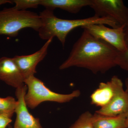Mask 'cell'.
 I'll return each instance as SVG.
<instances>
[{
  "instance_id": "9a60e30c",
  "label": "cell",
  "mask_w": 128,
  "mask_h": 128,
  "mask_svg": "<svg viewBox=\"0 0 128 128\" xmlns=\"http://www.w3.org/2000/svg\"><path fill=\"white\" fill-rule=\"evenodd\" d=\"M70 128H93V114L89 111L84 112Z\"/></svg>"
},
{
  "instance_id": "52a82bcc",
  "label": "cell",
  "mask_w": 128,
  "mask_h": 128,
  "mask_svg": "<svg viewBox=\"0 0 128 128\" xmlns=\"http://www.w3.org/2000/svg\"><path fill=\"white\" fill-rule=\"evenodd\" d=\"M128 112V98L121 79L115 76V90L113 97L108 104L96 112L109 116L126 114Z\"/></svg>"
},
{
  "instance_id": "9c48e42d",
  "label": "cell",
  "mask_w": 128,
  "mask_h": 128,
  "mask_svg": "<svg viewBox=\"0 0 128 128\" xmlns=\"http://www.w3.org/2000/svg\"><path fill=\"white\" fill-rule=\"evenodd\" d=\"M53 38L46 41L38 51L28 55L16 56L12 58L25 80L37 73L36 67L48 54V48Z\"/></svg>"
},
{
  "instance_id": "e0dca14e",
  "label": "cell",
  "mask_w": 128,
  "mask_h": 128,
  "mask_svg": "<svg viewBox=\"0 0 128 128\" xmlns=\"http://www.w3.org/2000/svg\"><path fill=\"white\" fill-rule=\"evenodd\" d=\"M116 64L123 70L128 71V44L125 50L118 52Z\"/></svg>"
},
{
  "instance_id": "ffe728a7",
  "label": "cell",
  "mask_w": 128,
  "mask_h": 128,
  "mask_svg": "<svg viewBox=\"0 0 128 128\" xmlns=\"http://www.w3.org/2000/svg\"><path fill=\"white\" fill-rule=\"evenodd\" d=\"M6 3L12 4L13 3V2L12 0H0V6Z\"/></svg>"
},
{
  "instance_id": "4fadbf2b",
  "label": "cell",
  "mask_w": 128,
  "mask_h": 128,
  "mask_svg": "<svg viewBox=\"0 0 128 128\" xmlns=\"http://www.w3.org/2000/svg\"><path fill=\"white\" fill-rule=\"evenodd\" d=\"M127 114L109 116L95 112L93 114V128H126Z\"/></svg>"
},
{
  "instance_id": "7402d4cb",
  "label": "cell",
  "mask_w": 128,
  "mask_h": 128,
  "mask_svg": "<svg viewBox=\"0 0 128 128\" xmlns=\"http://www.w3.org/2000/svg\"><path fill=\"white\" fill-rule=\"evenodd\" d=\"M126 128H128V112L126 116Z\"/></svg>"
},
{
  "instance_id": "44dd1931",
  "label": "cell",
  "mask_w": 128,
  "mask_h": 128,
  "mask_svg": "<svg viewBox=\"0 0 128 128\" xmlns=\"http://www.w3.org/2000/svg\"><path fill=\"white\" fill-rule=\"evenodd\" d=\"M125 85L126 86V89L125 91L127 94L128 98V78H126L125 80Z\"/></svg>"
},
{
  "instance_id": "7a4b0ae2",
  "label": "cell",
  "mask_w": 128,
  "mask_h": 128,
  "mask_svg": "<svg viewBox=\"0 0 128 128\" xmlns=\"http://www.w3.org/2000/svg\"><path fill=\"white\" fill-rule=\"evenodd\" d=\"M54 11L46 8L40 13L42 26L38 32V35L41 39L47 41L56 37L63 47L64 46L67 35L76 28L95 24L108 25L112 28L120 26L111 18H100L95 16L82 19H62L56 17Z\"/></svg>"
},
{
  "instance_id": "ac0fdd59",
  "label": "cell",
  "mask_w": 128,
  "mask_h": 128,
  "mask_svg": "<svg viewBox=\"0 0 128 128\" xmlns=\"http://www.w3.org/2000/svg\"><path fill=\"white\" fill-rule=\"evenodd\" d=\"M11 118L2 115H0V128H6L12 122Z\"/></svg>"
},
{
  "instance_id": "2e32d148",
  "label": "cell",
  "mask_w": 128,
  "mask_h": 128,
  "mask_svg": "<svg viewBox=\"0 0 128 128\" xmlns=\"http://www.w3.org/2000/svg\"><path fill=\"white\" fill-rule=\"evenodd\" d=\"M14 8L17 10H26L29 8H36L40 5L41 0H13Z\"/></svg>"
},
{
  "instance_id": "ba28073f",
  "label": "cell",
  "mask_w": 128,
  "mask_h": 128,
  "mask_svg": "<svg viewBox=\"0 0 128 128\" xmlns=\"http://www.w3.org/2000/svg\"><path fill=\"white\" fill-rule=\"evenodd\" d=\"M27 89L25 84L16 89L18 103L15 110L16 118L14 128H43L39 118H34L28 110L24 100Z\"/></svg>"
},
{
  "instance_id": "7c38bea8",
  "label": "cell",
  "mask_w": 128,
  "mask_h": 128,
  "mask_svg": "<svg viewBox=\"0 0 128 128\" xmlns=\"http://www.w3.org/2000/svg\"><path fill=\"white\" fill-rule=\"evenodd\" d=\"M91 0H41L40 5L46 9H62L72 14H77L82 8L89 6Z\"/></svg>"
},
{
  "instance_id": "603a6c76",
  "label": "cell",
  "mask_w": 128,
  "mask_h": 128,
  "mask_svg": "<svg viewBox=\"0 0 128 128\" xmlns=\"http://www.w3.org/2000/svg\"><path fill=\"white\" fill-rule=\"evenodd\" d=\"M8 128H12V126H11L10 125H9Z\"/></svg>"
},
{
  "instance_id": "d6986e66",
  "label": "cell",
  "mask_w": 128,
  "mask_h": 128,
  "mask_svg": "<svg viewBox=\"0 0 128 128\" xmlns=\"http://www.w3.org/2000/svg\"><path fill=\"white\" fill-rule=\"evenodd\" d=\"M124 30L125 34V41L127 45L128 44V21L124 27Z\"/></svg>"
},
{
  "instance_id": "6da1fadb",
  "label": "cell",
  "mask_w": 128,
  "mask_h": 128,
  "mask_svg": "<svg viewBox=\"0 0 128 128\" xmlns=\"http://www.w3.org/2000/svg\"><path fill=\"white\" fill-rule=\"evenodd\" d=\"M118 52L112 45L84 30L59 69L64 70L76 66L87 69L94 74L105 73L117 66Z\"/></svg>"
},
{
  "instance_id": "30bf717a",
  "label": "cell",
  "mask_w": 128,
  "mask_h": 128,
  "mask_svg": "<svg viewBox=\"0 0 128 128\" xmlns=\"http://www.w3.org/2000/svg\"><path fill=\"white\" fill-rule=\"evenodd\" d=\"M0 80L16 89L25 84L24 78L12 58H0Z\"/></svg>"
},
{
  "instance_id": "8992f818",
  "label": "cell",
  "mask_w": 128,
  "mask_h": 128,
  "mask_svg": "<svg viewBox=\"0 0 128 128\" xmlns=\"http://www.w3.org/2000/svg\"><path fill=\"white\" fill-rule=\"evenodd\" d=\"M102 24H92L82 27L96 38L103 40L120 52L126 50L125 25L117 28L107 27Z\"/></svg>"
},
{
  "instance_id": "5bb4252c",
  "label": "cell",
  "mask_w": 128,
  "mask_h": 128,
  "mask_svg": "<svg viewBox=\"0 0 128 128\" xmlns=\"http://www.w3.org/2000/svg\"><path fill=\"white\" fill-rule=\"evenodd\" d=\"M17 103V101L11 96L5 98H0V115L11 118L15 113Z\"/></svg>"
},
{
  "instance_id": "8fae6325",
  "label": "cell",
  "mask_w": 128,
  "mask_h": 128,
  "mask_svg": "<svg viewBox=\"0 0 128 128\" xmlns=\"http://www.w3.org/2000/svg\"><path fill=\"white\" fill-rule=\"evenodd\" d=\"M115 90V76L106 82H101L91 95L92 105L102 108L109 103L113 97Z\"/></svg>"
},
{
  "instance_id": "5b68a950",
  "label": "cell",
  "mask_w": 128,
  "mask_h": 128,
  "mask_svg": "<svg viewBox=\"0 0 128 128\" xmlns=\"http://www.w3.org/2000/svg\"><path fill=\"white\" fill-rule=\"evenodd\" d=\"M90 6L95 12L94 16L111 18L120 26L128 22V8L122 0H91Z\"/></svg>"
},
{
  "instance_id": "3957f363",
  "label": "cell",
  "mask_w": 128,
  "mask_h": 128,
  "mask_svg": "<svg viewBox=\"0 0 128 128\" xmlns=\"http://www.w3.org/2000/svg\"><path fill=\"white\" fill-rule=\"evenodd\" d=\"M41 26L40 16L33 12L14 7L0 10V35L15 37L23 28H30L38 32Z\"/></svg>"
},
{
  "instance_id": "277c9868",
  "label": "cell",
  "mask_w": 128,
  "mask_h": 128,
  "mask_svg": "<svg viewBox=\"0 0 128 128\" xmlns=\"http://www.w3.org/2000/svg\"><path fill=\"white\" fill-rule=\"evenodd\" d=\"M24 83L28 89L24 100L28 108L32 109H34L44 102L59 103L68 102L79 97L81 94L79 90H75L69 94H60L53 92L46 87L42 81L34 76L26 79Z\"/></svg>"
}]
</instances>
